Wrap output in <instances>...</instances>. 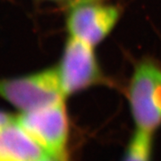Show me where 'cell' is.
<instances>
[{"mask_svg":"<svg viewBox=\"0 0 161 161\" xmlns=\"http://www.w3.org/2000/svg\"><path fill=\"white\" fill-rule=\"evenodd\" d=\"M50 158L17 123L15 116L0 125V161H44Z\"/></svg>","mask_w":161,"mask_h":161,"instance_id":"obj_6","label":"cell"},{"mask_svg":"<svg viewBox=\"0 0 161 161\" xmlns=\"http://www.w3.org/2000/svg\"><path fill=\"white\" fill-rule=\"evenodd\" d=\"M13 117V115H9L7 113H5V112H2L0 111V125L6 123L7 121H9Z\"/></svg>","mask_w":161,"mask_h":161,"instance_id":"obj_8","label":"cell"},{"mask_svg":"<svg viewBox=\"0 0 161 161\" xmlns=\"http://www.w3.org/2000/svg\"><path fill=\"white\" fill-rule=\"evenodd\" d=\"M0 97L23 112L39 109L65 99L58 68L0 79Z\"/></svg>","mask_w":161,"mask_h":161,"instance_id":"obj_2","label":"cell"},{"mask_svg":"<svg viewBox=\"0 0 161 161\" xmlns=\"http://www.w3.org/2000/svg\"><path fill=\"white\" fill-rule=\"evenodd\" d=\"M54 1H59V0H54Z\"/></svg>","mask_w":161,"mask_h":161,"instance_id":"obj_10","label":"cell"},{"mask_svg":"<svg viewBox=\"0 0 161 161\" xmlns=\"http://www.w3.org/2000/svg\"><path fill=\"white\" fill-rule=\"evenodd\" d=\"M57 68L65 97L95 85L103 79L94 47L72 36L67 39Z\"/></svg>","mask_w":161,"mask_h":161,"instance_id":"obj_4","label":"cell"},{"mask_svg":"<svg viewBox=\"0 0 161 161\" xmlns=\"http://www.w3.org/2000/svg\"><path fill=\"white\" fill-rule=\"evenodd\" d=\"M128 98L136 129L154 133L161 125V68L144 61L135 67Z\"/></svg>","mask_w":161,"mask_h":161,"instance_id":"obj_3","label":"cell"},{"mask_svg":"<svg viewBox=\"0 0 161 161\" xmlns=\"http://www.w3.org/2000/svg\"><path fill=\"white\" fill-rule=\"evenodd\" d=\"M119 16L117 6L101 0H75L66 18L67 31L69 36L95 47L114 29Z\"/></svg>","mask_w":161,"mask_h":161,"instance_id":"obj_5","label":"cell"},{"mask_svg":"<svg viewBox=\"0 0 161 161\" xmlns=\"http://www.w3.org/2000/svg\"><path fill=\"white\" fill-rule=\"evenodd\" d=\"M153 133L136 129L125 150L124 161H150Z\"/></svg>","mask_w":161,"mask_h":161,"instance_id":"obj_7","label":"cell"},{"mask_svg":"<svg viewBox=\"0 0 161 161\" xmlns=\"http://www.w3.org/2000/svg\"><path fill=\"white\" fill-rule=\"evenodd\" d=\"M17 123L54 161H68L69 121L64 100L15 116Z\"/></svg>","mask_w":161,"mask_h":161,"instance_id":"obj_1","label":"cell"},{"mask_svg":"<svg viewBox=\"0 0 161 161\" xmlns=\"http://www.w3.org/2000/svg\"><path fill=\"white\" fill-rule=\"evenodd\" d=\"M44 161H54V160H52L51 158H47L46 160H44Z\"/></svg>","mask_w":161,"mask_h":161,"instance_id":"obj_9","label":"cell"}]
</instances>
